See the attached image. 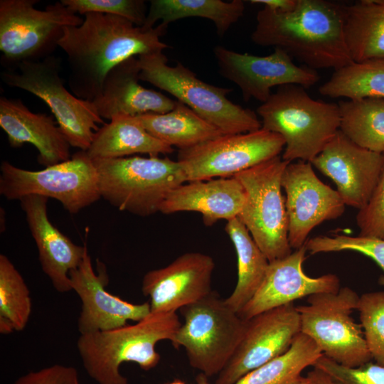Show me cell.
Listing matches in <instances>:
<instances>
[{
	"instance_id": "obj_31",
	"label": "cell",
	"mask_w": 384,
	"mask_h": 384,
	"mask_svg": "<svg viewBox=\"0 0 384 384\" xmlns=\"http://www.w3.org/2000/svg\"><path fill=\"white\" fill-rule=\"evenodd\" d=\"M323 355L317 344L300 332L286 353L248 373L235 384H297L304 378L303 370Z\"/></svg>"
},
{
	"instance_id": "obj_15",
	"label": "cell",
	"mask_w": 384,
	"mask_h": 384,
	"mask_svg": "<svg viewBox=\"0 0 384 384\" xmlns=\"http://www.w3.org/2000/svg\"><path fill=\"white\" fill-rule=\"evenodd\" d=\"M301 332L294 303L257 314L247 320L242 338L215 384H235L252 370L284 354Z\"/></svg>"
},
{
	"instance_id": "obj_23",
	"label": "cell",
	"mask_w": 384,
	"mask_h": 384,
	"mask_svg": "<svg viewBox=\"0 0 384 384\" xmlns=\"http://www.w3.org/2000/svg\"><path fill=\"white\" fill-rule=\"evenodd\" d=\"M140 72L138 58L135 56L110 70L104 80L100 96L92 102L102 119L110 120L119 114H164L174 107L176 100L141 85Z\"/></svg>"
},
{
	"instance_id": "obj_12",
	"label": "cell",
	"mask_w": 384,
	"mask_h": 384,
	"mask_svg": "<svg viewBox=\"0 0 384 384\" xmlns=\"http://www.w3.org/2000/svg\"><path fill=\"white\" fill-rule=\"evenodd\" d=\"M0 193L9 200L29 195L52 198L71 214H76L101 196L93 160L86 151H79L69 160L29 171L4 161L0 166Z\"/></svg>"
},
{
	"instance_id": "obj_22",
	"label": "cell",
	"mask_w": 384,
	"mask_h": 384,
	"mask_svg": "<svg viewBox=\"0 0 384 384\" xmlns=\"http://www.w3.org/2000/svg\"><path fill=\"white\" fill-rule=\"evenodd\" d=\"M0 126L11 147L33 145L38 151V163L46 167L72 156L71 146L54 117L31 112L20 99L1 97Z\"/></svg>"
},
{
	"instance_id": "obj_19",
	"label": "cell",
	"mask_w": 384,
	"mask_h": 384,
	"mask_svg": "<svg viewBox=\"0 0 384 384\" xmlns=\"http://www.w3.org/2000/svg\"><path fill=\"white\" fill-rule=\"evenodd\" d=\"M215 262L208 255L190 252L168 265L147 272L142 291L149 298L151 312L176 311L211 291Z\"/></svg>"
},
{
	"instance_id": "obj_1",
	"label": "cell",
	"mask_w": 384,
	"mask_h": 384,
	"mask_svg": "<svg viewBox=\"0 0 384 384\" xmlns=\"http://www.w3.org/2000/svg\"><path fill=\"white\" fill-rule=\"evenodd\" d=\"M83 22L66 27L58 46L67 55L68 85L78 98L92 102L100 96L106 75L127 58L169 48L160 38L168 26H138L118 16L85 14Z\"/></svg>"
},
{
	"instance_id": "obj_3",
	"label": "cell",
	"mask_w": 384,
	"mask_h": 384,
	"mask_svg": "<svg viewBox=\"0 0 384 384\" xmlns=\"http://www.w3.org/2000/svg\"><path fill=\"white\" fill-rule=\"evenodd\" d=\"M181 325L176 311L150 312L134 324L80 334L77 349L86 373L97 383L127 384L120 365L133 362L144 370L155 368L160 361L156 343L172 342Z\"/></svg>"
},
{
	"instance_id": "obj_26",
	"label": "cell",
	"mask_w": 384,
	"mask_h": 384,
	"mask_svg": "<svg viewBox=\"0 0 384 384\" xmlns=\"http://www.w3.org/2000/svg\"><path fill=\"white\" fill-rule=\"evenodd\" d=\"M343 30L353 61L384 59V0L344 4Z\"/></svg>"
},
{
	"instance_id": "obj_2",
	"label": "cell",
	"mask_w": 384,
	"mask_h": 384,
	"mask_svg": "<svg viewBox=\"0 0 384 384\" xmlns=\"http://www.w3.org/2000/svg\"><path fill=\"white\" fill-rule=\"evenodd\" d=\"M344 4L327 0H298L282 13L264 6L256 16L252 42L285 51L313 70H334L353 62L344 36Z\"/></svg>"
},
{
	"instance_id": "obj_44",
	"label": "cell",
	"mask_w": 384,
	"mask_h": 384,
	"mask_svg": "<svg viewBox=\"0 0 384 384\" xmlns=\"http://www.w3.org/2000/svg\"><path fill=\"white\" fill-rule=\"evenodd\" d=\"M198 384H208V383L206 382V380L203 378V377H202L201 380H199Z\"/></svg>"
},
{
	"instance_id": "obj_24",
	"label": "cell",
	"mask_w": 384,
	"mask_h": 384,
	"mask_svg": "<svg viewBox=\"0 0 384 384\" xmlns=\"http://www.w3.org/2000/svg\"><path fill=\"white\" fill-rule=\"evenodd\" d=\"M245 201V190L234 176L198 180L173 189L162 203L159 212H198L203 223L211 226L219 220L228 221L238 217Z\"/></svg>"
},
{
	"instance_id": "obj_20",
	"label": "cell",
	"mask_w": 384,
	"mask_h": 384,
	"mask_svg": "<svg viewBox=\"0 0 384 384\" xmlns=\"http://www.w3.org/2000/svg\"><path fill=\"white\" fill-rule=\"evenodd\" d=\"M306 251L304 245L284 257L269 262L260 287L238 313L242 319L314 294L336 293L340 289V279L334 274L311 277L304 273L302 265Z\"/></svg>"
},
{
	"instance_id": "obj_9",
	"label": "cell",
	"mask_w": 384,
	"mask_h": 384,
	"mask_svg": "<svg viewBox=\"0 0 384 384\" xmlns=\"http://www.w3.org/2000/svg\"><path fill=\"white\" fill-rule=\"evenodd\" d=\"M359 297L344 287L336 293L311 294L307 304L296 306L301 333L310 337L325 356L346 367H358L372 359L362 326L352 316Z\"/></svg>"
},
{
	"instance_id": "obj_17",
	"label": "cell",
	"mask_w": 384,
	"mask_h": 384,
	"mask_svg": "<svg viewBox=\"0 0 384 384\" xmlns=\"http://www.w3.org/2000/svg\"><path fill=\"white\" fill-rule=\"evenodd\" d=\"M97 270L96 274L87 247L79 266L69 273L71 289L81 301L77 324L80 334L114 329L150 314L149 302L133 304L108 292L106 268L99 261Z\"/></svg>"
},
{
	"instance_id": "obj_11",
	"label": "cell",
	"mask_w": 384,
	"mask_h": 384,
	"mask_svg": "<svg viewBox=\"0 0 384 384\" xmlns=\"http://www.w3.org/2000/svg\"><path fill=\"white\" fill-rule=\"evenodd\" d=\"M61 59L50 55L36 62H23L1 78L11 87L24 90L41 99L50 107L71 146L87 151L99 129L105 124L92 102L76 97L64 86L60 76Z\"/></svg>"
},
{
	"instance_id": "obj_32",
	"label": "cell",
	"mask_w": 384,
	"mask_h": 384,
	"mask_svg": "<svg viewBox=\"0 0 384 384\" xmlns=\"http://www.w3.org/2000/svg\"><path fill=\"white\" fill-rule=\"evenodd\" d=\"M340 130L357 145L384 154V98L341 100Z\"/></svg>"
},
{
	"instance_id": "obj_25",
	"label": "cell",
	"mask_w": 384,
	"mask_h": 384,
	"mask_svg": "<svg viewBox=\"0 0 384 384\" xmlns=\"http://www.w3.org/2000/svg\"><path fill=\"white\" fill-rule=\"evenodd\" d=\"M173 151L172 146L149 133L136 116L119 114L95 132L86 152L92 159H110L136 154L157 157Z\"/></svg>"
},
{
	"instance_id": "obj_10",
	"label": "cell",
	"mask_w": 384,
	"mask_h": 384,
	"mask_svg": "<svg viewBox=\"0 0 384 384\" xmlns=\"http://www.w3.org/2000/svg\"><path fill=\"white\" fill-rule=\"evenodd\" d=\"M289 163L278 156L234 176L245 193L238 218L269 262L292 252L282 193V178Z\"/></svg>"
},
{
	"instance_id": "obj_36",
	"label": "cell",
	"mask_w": 384,
	"mask_h": 384,
	"mask_svg": "<svg viewBox=\"0 0 384 384\" xmlns=\"http://www.w3.org/2000/svg\"><path fill=\"white\" fill-rule=\"evenodd\" d=\"M76 14L101 13L123 17L143 26L148 13L144 0H60Z\"/></svg>"
},
{
	"instance_id": "obj_34",
	"label": "cell",
	"mask_w": 384,
	"mask_h": 384,
	"mask_svg": "<svg viewBox=\"0 0 384 384\" xmlns=\"http://www.w3.org/2000/svg\"><path fill=\"white\" fill-rule=\"evenodd\" d=\"M356 310L370 356L384 366V291L360 296Z\"/></svg>"
},
{
	"instance_id": "obj_21",
	"label": "cell",
	"mask_w": 384,
	"mask_h": 384,
	"mask_svg": "<svg viewBox=\"0 0 384 384\" xmlns=\"http://www.w3.org/2000/svg\"><path fill=\"white\" fill-rule=\"evenodd\" d=\"M48 198L29 195L19 201L38 252L43 272L60 293L71 291L69 273L82 260L87 245L74 243L49 220Z\"/></svg>"
},
{
	"instance_id": "obj_41",
	"label": "cell",
	"mask_w": 384,
	"mask_h": 384,
	"mask_svg": "<svg viewBox=\"0 0 384 384\" xmlns=\"http://www.w3.org/2000/svg\"><path fill=\"white\" fill-rule=\"evenodd\" d=\"M307 377L311 384H340L331 375L316 368L308 373Z\"/></svg>"
},
{
	"instance_id": "obj_30",
	"label": "cell",
	"mask_w": 384,
	"mask_h": 384,
	"mask_svg": "<svg viewBox=\"0 0 384 384\" xmlns=\"http://www.w3.org/2000/svg\"><path fill=\"white\" fill-rule=\"evenodd\" d=\"M319 92L325 97L347 100L384 98V59L353 61L334 70Z\"/></svg>"
},
{
	"instance_id": "obj_7",
	"label": "cell",
	"mask_w": 384,
	"mask_h": 384,
	"mask_svg": "<svg viewBox=\"0 0 384 384\" xmlns=\"http://www.w3.org/2000/svg\"><path fill=\"white\" fill-rule=\"evenodd\" d=\"M183 323L171 342L206 377L218 375L240 343L247 324L216 292L179 309Z\"/></svg>"
},
{
	"instance_id": "obj_16",
	"label": "cell",
	"mask_w": 384,
	"mask_h": 384,
	"mask_svg": "<svg viewBox=\"0 0 384 384\" xmlns=\"http://www.w3.org/2000/svg\"><path fill=\"white\" fill-rule=\"evenodd\" d=\"M286 193L288 240L292 249L304 246L310 232L326 220H335L345 211L337 191L323 183L308 161L290 162L282 178Z\"/></svg>"
},
{
	"instance_id": "obj_27",
	"label": "cell",
	"mask_w": 384,
	"mask_h": 384,
	"mask_svg": "<svg viewBox=\"0 0 384 384\" xmlns=\"http://www.w3.org/2000/svg\"><path fill=\"white\" fill-rule=\"evenodd\" d=\"M136 117L153 137L178 150L193 147L223 134L178 100L168 112H149Z\"/></svg>"
},
{
	"instance_id": "obj_38",
	"label": "cell",
	"mask_w": 384,
	"mask_h": 384,
	"mask_svg": "<svg viewBox=\"0 0 384 384\" xmlns=\"http://www.w3.org/2000/svg\"><path fill=\"white\" fill-rule=\"evenodd\" d=\"M356 223L359 235L384 239V164L370 199L358 210Z\"/></svg>"
},
{
	"instance_id": "obj_18",
	"label": "cell",
	"mask_w": 384,
	"mask_h": 384,
	"mask_svg": "<svg viewBox=\"0 0 384 384\" xmlns=\"http://www.w3.org/2000/svg\"><path fill=\"white\" fill-rule=\"evenodd\" d=\"M310 163L333 180L346 206L359 210L378 183L384 154L357 145L338 130Z\"/></svg>"
},
{
	"instance_id": "obj_13",
	"label": "cell",
	"mask_w": 384,
	"mask_h": 384,
	"mask_svg": "<svg viewBox=\"0 0 384 384\" xmlns=\"http://www.w3.org/2000/svg\"><path fill=\"white\" fill-rule=\"evenodd\" d=\"M284 146L279 134L261 128L245 133L222 134L178 150L177 161L187 182L229 178L279 156Z\"/></svg>"
},
{
	"instance_id": "obj_37",
	"label": "cell",
	"mask_w": 384,
	"mask_h": 384,
	"mask_svg": "<svg viewBox=\"0 0 384 384\" xmlns=\"http://www.w3.org/2000/svg\"><path fill=\"white\" fill-rule=\"evenodd\" d=\"M340 384H384V366L370 361L358 367L341 366L324 355L313 365Z\"/></svg>"
},
{
	"instance_id": "obj_8",
	"label": "cell",
	"mask_w": 384,
	"mask_h": 384,
	"mask_svg": "<svg viewBox=\"0 0 384 384\" xmlns=\"http://www.w3.org/2000/svg\"><path fill=\"white\" fill-rule=\"evenodd\" d=\"M38 0L0 1L1 63L14 70L23 62H36L53 55L66 27L82 24L83 18L60 1L44 10Z\"/></svg>"
},
{
	"instance_id": "obj_40",
	"label": "cell",
	"mask_w": 384,
	"mask_h": 384,
	"mask_svg": "<svg viewBox=\"0 0 384 384\" xmlns=\"http://www.w3.org/2000/svg\"><path fill=\"white\" fill-rule=\"evenodd\" d=\"M298 0H252V4H262L274 11L286 13L292 11L297 6Z\"/></svg>"
},
{
	"instance_id": "obj_6",
	"label": "cell",
	"mask_w": 384,
	"mask_h": 384,
	"mask_svg": "<svg viewBox=\"0 0 384 384\" xmlns=\"http://www.w3.org/2000/svg\"><path fill=\"white\" fill-rule=\"evenodd\" d=\"M101 198L139 216L159 212L168 194L187 182L181 164L168 157L92 159Z\"/></svg>"
},
{
	"instance_id": "obj_39",
	"label": "cell",
	"mask_w": 384,
	"mask_h": 384,
	"mask_svg": "<svg viewBox=\"0 0 384 384\" xmlns=\"http://www.w3.org/2000/svg\"><path fill=\"white\" fill-rule=\"evenodd\" d=\"M13 384H80L78 370L73 366L55 364L29 372Z\"/></svg>"
},
{
	"instance_id": "obj_42",
	"label": "cell",
	"mask_w": 384,
	"mask_h": 384,
	"mask_svg": "<svg viewBox=\"0 0 384 384\" xmlns=\"http://www.w3.org/2000/svg\"><path fill=\"white\" fill-rule=\"evenodd\" d=\"M297 384H311L310 379L306 376L304 377L300 382Z\"/></svg>"
},
{
	"instance_id": "obj_43",
	"label": "cell",
	"mask_w": 384,
	"mask_h": 384,
	"mask_svg": "<svg viewBox=\"0 0 384 384\" xmlns=\"http://www.w3.org/2000/svg\"><path fill=\"white\" fill-rule=\"evenodd\" d=\"M164 384H186L183 381L181 380H174L170 383H164Z\"/></svg>"
},
{
	"instance_id": "obj_33",
	"label": "cell",
	"mask_w": 384,
	"mask_h": 384,
	"mask_svg": "<svg viewBox=\"0 0 384 384\" xmlns=\"http://www.w3.org/2000/svg\"><path fill=\"white\" fill-rule=\"evenodd\" d=\"M32 302L29 289L11 261L0 255V333L23 331L30 319Z\"/></svg>"
},
{
	"instance_id": "obj_14",
	"label": "cell",
	"mask_w": 384,
	"mask_h": 384,
	"mask_svg": "<svg viewBox=\"0 0 384 384\" xmlns=\"http://www.w3.org/2000/svg\"><path fill=\"white\" fill-rule=\"evenodd\" d=\"M213 53L218 73L238 86L245 101L253 98L263 103L274 87L297 85L308 88L320 79L315 70L297 65L280 48H274L268 55L257 56L218 46Z\"/></svg>"
},
{
	"instance_id": "obj_5",
	"label": "cell",
	"mask_w": 384,
	"mask_h": 384,
	"mask_svg": "<svg viewBox=\"0 0 384 384\" xmlns=\"http://www.w3.org/2000/svg\"><path fill=\"white\" fill-rule=\"evenodd\" d=\"M137 58L140 80L169 92L223 134L245 133L262 128L256 113L228 98L232 89L200 80L180 62L175 66L169 65L163 51Z\"/></svg>"
},
{
	"instance_id": "obj_4",
	"label": "cell",
	"mask_w": 384,
	"mask_h": 384,
	"mask_svg": "<svg viewBox=\"0 0 384 384\" xmlns=\"http://www.w3.org/2000/svg\"><path fill=\"white\" fill-rule=\"evenodd\" d=\"M262 128L285 142L282 158L311 162L340 130L338 104L312 98L304 87H279L257 109Z\"/></svg>"
},
{
	"instance_id": "obj_35",
	"label": "cell",
	"mask_w": 384,
	"mask_h": 384,
	"mask_svg": "<svg viewBox=\"0 0 384 384\" xmlns=\"http://www.w3.org/2000/svg\"><path fill=\"white\" fill-rule=\"evenodd\" d=\"M304 245L311 255L340 251L358 252L370 257L384 271V239L334 233L309 238ZM379 283L384 285V277H380Z\"/></svg>"
},
{
	"instance_id": "obj_29",
	"label": "cell",
	"mask_w": 384,
	"mask_h": 384,
	"mask_svg": "<svg viewBox=\"0 0 384 384\" xmlns=\"http://www.w3.org/2000/svg\"><path fill=\"white\" fill-rule=\"evenodd\" d=\"M225 230L234 245L238 259V281L225 302L238 313L262 284L269 261L238 217L227 221Z\"/></svg>"
},
{
	"instance_id": "obj_28",
	"label": "cell",
	"mask_w": 384,
	"mask_h": 384,
	"mask_svg": "<svg viewBox=\"0 0 384 384\" xmlns=\"http://www.w3.org/2000/svg\"><path fill=\"white\" fill-rule=\"evenodd\" d=\"M244 11L245 3L242 0H151L143 26L154 28L159 20L168 26L184 18L200 17L212 21L218 36L223 37Z\"/></svg>"
}]
</instances>
